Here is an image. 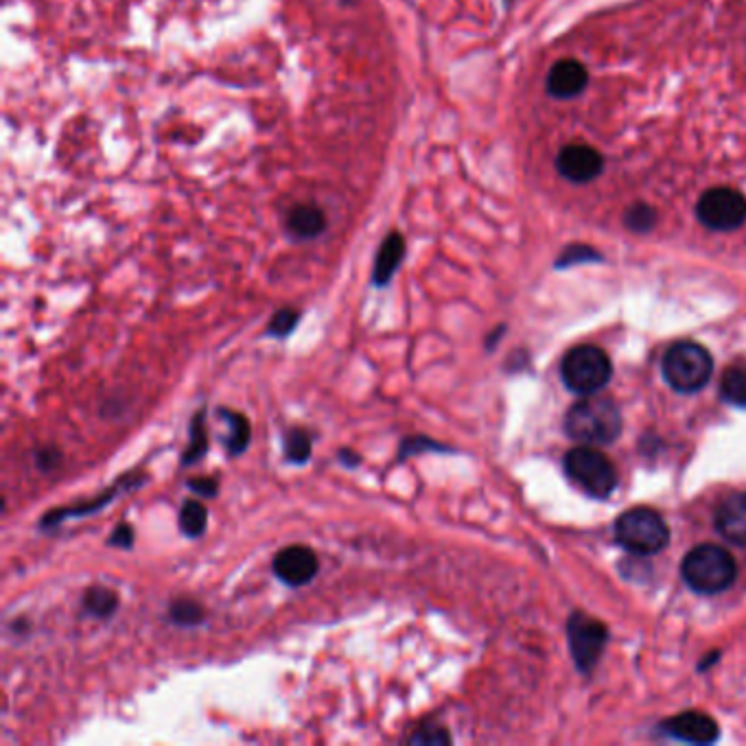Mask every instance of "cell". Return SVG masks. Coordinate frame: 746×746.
Listing matches in <instances>:
<instances>
[{
	"instance_id": "obj_1",
	"label": "cell",
	"mask_w": 746,
	"mask_h": 746,
	"mask_svg": "<svg viewBox=\"0 0 746 746\" xmlns=\"http://www.w3.org/2000/svg\"><path fill=\"white\" fill-rule=\"evenodd\" d=\"M362 0H4L2 204L55 217L278 204L291 242L347 189L307 136L366 142L385 104Z\"/></svg>"
},
{
	"instance_id": "obj_13",
	"label": "cell",
	"mask_w": 746,
	"mask_h": 746,
	"mask_svg": "<svg viewBox=\"0 0 746 746\" xmlns=\"http://www.w3.org/2000/svg\"><path fill=\"white\" fill-rule=\"evenodd\" d=\"M661 732L688 745H712L721 736L716 721L701 712H685L681 716H674L661 725Z\"/></svg>"
},
{
	"instance_id": "obj_10",
	"label": "cell",
	"mask_w": 746,
	"mask_h": 746,
	"mask_svg": "<svg viewBox=\"0 0 746 746\" xmlns=\"http://www.w3.org/2000/svg\"><path fill=\"white\" fill-rule=\"evenodd\" d=\"M274 576L291 587L302 589L316 580L320 574V556L309 545H287L276 552L271 561Z\"/></svg>"
},
{
	"instance_id": "obj_29",
	"label": "cell",
	"mask_w": 746,
	"mask_h": 746,
	"mask_svg": "<svg viewBox=\"0 0 746 746\" xmlns=\"http://www.w3.org/2000/svg\"><path fill=\"white\" fill-rule=\"evenodd\" d=\"M186 489L193 491L198 498L215 499L220 495V480L211 478V476H200V478H191L186 482Z\"/></svg>"
},
{
	"instance_id": "obj_25",
	"label": "cell",
	"mask_w": 746,
	"mask_h": 746,
	"mask_svg": "<svg viewBox=\"0 0 746 746\" xmlns=\"http://www.w3.org/2000/svg\"><path fill=\"white\" fill-rule=\"evenodd\" d=\"M451 451H454L451 447H445L429 436H407L398 445V460H409L412 456L420 454H451Z\"/></svg>"
},
{
	"instance_id": "obj_17",
	"label": "cell",
	"mask_w": 746,
	"mask_h": 746,
	"mask_svg": "<svg viewBox=\"0 0 746 746\" xmlns=\"http://www.w3.org/2000/svg\"><path fill=\"white\" fill-rule=\"evenodd\" d=\"M119 607H121V598L110 587L93 585L82 594V609L86 616L95 620H110L113 616H117Z\"/></svg>"
},
{
	"instance_id": "obj_30",
	"label": "cell",
	"mask_w": 746,
	"mask_h": 746,
	"mask_svg": "<svg viewBox=\"0 0 746 746\" xmlns=\"http://www.w3.org/2000/svg\"><path fill=\"white\" fill-rule=\"evenodd\" d=\"M110 547H119V550H131L134 543H136V532H134V525L127 523V521H121L115 525V530L110 532L108 541H106Z\"/></svg>"
},
{
	"instance_id": "obj_8",
	"label": "cell",
	"mask_w": 746,
	"mask_h": 746,
	"mask_svg": "<svg viewBox=\"0 0 746 746\" xmlns=\"http://www.w3.org/2000/svg\"><path fill=\"white\" fill-rule=\"evenodd\" d=\"M699 220L718 233L736 231L746 222V198L729 186H716L701 195L696 204Z\"/></svg>"
},
{
	"instance_id": "obj_28",
	"label": "cell",
	"mask_w": 746,
	"mask_h": 746,
	"mask_svg": "<svg viewBox=\"0 0 746 746\" xmlns=\"http://www.w3.org/2000/svg\"><path fill=\"white\" fill-rule=\"evenodd\" d=\"M33 460H35V467L42 471V473H51L55 471L62 460H64V454L57 449V447H40L35 454H33Z\"/></svg>"
},
{
	"instance_id": "obj_2",
	"label": "cell",
	"mask_w": 746,
	"mask_h": 746,
	"mask_svg": "<svg viewBox=\"0 0 746 746\" xmlns=\"http://www.w3.org/2000/svg\"><path fill=\"white\" fill-rule=\"evenodd\" d=\"M565 431L583 445H609L622 431V412L614 398L587 394L567 412Z\"/></svg>"
},
{
	"instance_id": "obj_22",
	"label": "cell",
	"mask_w": 746,
	"mask_h": 746,
	"mask_svg": "<svg viewBox=\"0 0 746 746\" xmlns=\"http://www.w3.org/2000/svg\"><path fill=\"white\" fill-rule=\"evenodd\" d=\"M167 620L173 624V626H180V628H193V626L204 624V620H206V609L195 598L180 596V598H175V600L169 603Z\"/></svg>"
},
{
	"instance_id": "obj_5",
	"label": "cell",
	"mask_w": 746,
	"mask_h": 746,
	"mask_svg": "<svg viewBox=\"0 0 746 746\" xmlns=\"http://www.w3.org/2000/svg\"><path fill=\"white\" fill-rule=\"evenodd\" d=\"M661 371L665 381L683 394L699 392L707 385L714 371V362L707 349L696 342H679L668 349Z\"/></svg>"
},
{
	"instance_id": "obj_21",
	"label": "cell",
	"mask_w": 746,
	"mask_h": 746,
	"mask_svg": "<svg viewBox=\"0 0 746 746\" xmlns=\"http://www.w3.org/2000/svg\"><path fill=\"white\" fill-rule=\"evenodd\" d=\"M178 525L186 539H200L209 530V508L200 499H184L178 512Z\"/></svg>"
},
{
	"instance_id": "obj_6",
	"label": "cell",
	"mask_w": 746,
	"mask_h": 746,
	"mask_svg": "<svg viewBox=\"0 0 746 746\" xmlns=\"http://www.w3.org/2000/svg\"><path fill=\"white\" fill-rule=\"evenodd\" d=\"M561 373H563L565 385L572 392L587 396V394L600 392L609 383L614 366H611L609 355L603 349L583 344V347L572 349L565 355Z\"/></svg>"
},
{
	"instance_id": "obj_11",
	"label": "cell",
	"mask_w": 746,
	"mask_h": 746,
	"mask_svg": "<svg viewBox=\"0 0 746 746\" xmlns=\"http://www.w3.org/2000/svg\"><path fill=\"white\" fill-rule=\"evenodd\" d=\"M569 648L583 672H589L598 661L607 646V626L592 620L583 614H574L567 624Z\"/></svg>"
},
{
	"instance_id": "obj_7",
	"label": "cell",
	"mask_w": 746,
	"mask_h": 746,
	"mask_svg": "<svg viewBox=\"0 0 746 746\" xmlns=\"http://www.w3.org/2000/svg\"><path fill=\"white\" fill-rule=\"evenodd\" d=\"M565 471L592 498L607 499L618 489V471L614 462L589 445L572 449L565 456Z\"/></svg>"
},
{
	"instance_id": "obj_31",
	"label": "cell",
	"mask_w": 746,
	"mask_h": 746,
	"mask_svg": "<svg viewBox=\"0 0 746 746\" xmlns=\"http://www.w3.org/2000/svg\"><path fill=\"white\" fill-rule=\"evenodd\" d=\"M338 462H340L344 469H358V467L362 465V456H360L355 449H351V447H342V449L338 451Z\"/></svg>"
},
{
	"instance_id": "obj_16",
	"label": "cell",
	"mask_w": 746,
	"mask_h": 746,
	"mask_svg": "<svg viewBox=\"0 0 746 746\" xmlns=\"http://www.w3.org/2000/svg\"><path fill=\"white\" fill-rule=\"evenodd\" d=\"M217 416L228 423V438L224 440V449L228 454V458H239L248 451L249 443H252V423L248 416L237 412V409H228V407H220Z\"/></svg>"
},
{
	"instance_id": "obj_14",
	"label": "cell",
	"mask_w": 746,
	"mask_h": 746,
	"mask_svg": "<svg viewBox=\"0 0 746 746\" xmlns=\"http://www.w3.org/2000/svg\"><path fill=\"white\" fill-rule=\"evenodd\" d=\"M587 82V68L578 60H561L547 75V90L556 99H574L585 90Z\"/></svg>"
},
{
	"instance_id": "obj_15",
	"label": "cell",
	"mask_w": 746,
	"mask_h": 746,
	"mask_svg": "<svg viewBox=\"0 0 746 746\" xmlns=\"http://www.w3.org/2000/svg\"><path fill=\"white\" fill-rule=\"evenodd\" d=\"M714 521L723 539L736 545H746V495L725 499L716 508Z\"/></svg>"
},
{
	"instance_id": "obj_26",
	"label": "cell",
	"mask_w": 746,
	"mask_h": 746,
	"mask_svg": "<svg viewBox=\"0 0 746 746\" xmlns=\"http://www.w3.org/2000/svg\"><path fill=\"white\" fill-rule=\"evenodd\" d=\"M407 743L409 745L440 746L451 745L454 738L445 727H440L436 723H425L418 729H414L412 736H407Z\"/></svg>"
},
{
	"instance_id": "obj_32",
	"label": "cell",
	"mask_w": 746,
	"mask_h": 746,
	"mask_svg": "<svg viewBox=\"0 0 746 746\" xmlns=\"http://www.w3.org/2000/svg\"><path fill=\"white\" fill-rule=\"evenodd\" d=\"M9 628H11L13 632H22V630H29V624H26L24 618H20V620H13V622L9 624Z\"/></svg>"
},
{
	"instance_id": "obj_9",
	"label": "cell",
	"mask_w": 746,
	"mask_h": 746,
	"mask_svg": "<svg viewBox=\"0 0 746 746\" xmlns=\"http://www.w3.org/2000/svg\"><path fill=\"white\" fill-rule=\"evenodd\" d=\"M145 480H147V476L142 471H129V473H125L124 478H119L108 491L99 493L97 498L84 499V501H79L75 505H60V508L46 510L42 514V519H40V530H44V532L46 530H55V527H60L62 523H66L71 519H84V516L97 514L106 505H110L125 491L142 487Z\"/></svg>"
},
{
	"instance_id": "obj_27",
	"label": "cell",
	"mask_w": 746,
	"mask_h": 746,
	"mask_svg": "<svg viewBox=\"0 0 746 746\" xmlns=\"http://www.w3.org/2000/svg\"><path fill=\"white\" fill-rule=\"evenodd\" d=\"M657 222V213L650 206L637 204L626 213V226L635 233H648Z\"/></svg>"
},
{
	"instance_id": "obj_24",
	"label": "cell",
	"mask_w": 746,
	"mask_h": 746,
	"mask_svg": "<svg viewBox=\"0 0 746 746\" xmlns=\"http://www.w3.org/2000/svg\"><path fill=\"white\" fill-rule=\"evenodd\" d=\"M721 394L727 403L736 407H746V369L745 366H734L729 369L723 383H721Z\"/></svg>"
},
{
	"instance_id": "obj_18",
	"label": "cell",
	"mask_w": 746,
	"mask_h": 746,
	"mask_svg": "<svg viewBox=\"0 0 746 746\" xmlns=\"http://www.w3.org/2000/svg\"><path fill=\"white\" fill-rule=\"evenodd\" d=\"M211 449V440H209V431H206V409H198L189 423V443L186 449L180 458L182 469H189L193 465H198L202 458H206Z\"/></svg>"
},
{
	"instance_id": "obj_19",
	"label": "cell",
	"mask_w": 746,
	"mask_h": 746,
	"mask_svg": "<svg viewBox=\"0 0 746 746\" xmlns=\"http://www.w3.org/2000/svg\"><path fill=\"white\" fill-rule=\"evenodd\" d=\"M403 254H405V244L398 235H392L374 258L373 283L376 287H385L392 276L396 274L398 265L403 263Z\"/></svg>"
},
{
	"instance_id": "obj_3",
	"label": "cell",
	"mask_w": 746,
	"mask_h": 746,
	"mask_svg": "<svg viewBox=\"0 0 746 746\" xmlns=\"http://www.w3.org/2000/svg\"><path fill=\"white\" fill-rule=\"evenodd\" d=\"M681 569H683V580L688 583V587L705 596L727 592L738 576L736 558L725 547L714 545V543L694 547L685 556Z\"/></svg>"
},
{
	"instance_id": "obj_23",
	"label": "cell",
	"mask_w": 746,
	"mask_h": 746,
	"mask_svg": "<svg viewBox=\"0 0 746 746\" xmlns=\"http://www.w3.org/2000/svg\"><path fill=\"white\" fill-rule=\"evenodd\" d=\"M300 309L296 307H280L274 311V316L269 318L267 327H265V338H271V340H285L289 338L296 327L300 324Z\"/></svg>"
},
{
	"instance_id": "obj_4",
	"label": "cell",
	"mask_w": 746,
	"mask_h": 746,
	"mask_svg": "<svg viewBox=\"0 0 746 746\" xmlns=\"http://www.w3.org/2000/svg\"><path fill=\"white\" fill-rule=\"evenodd\" d=\"M616 536L624 550L637 556H652L668 547L670 530L663 516L650 508H632L616 523Z\"/></svg>"
},
{
	"instance_id": "obj_20",
	"label": "cell",
	"mask_w": 746,
	"mask_h": 746,
	"mask_svg": "<svg viewBox=\"0 0 746 746\" xmlns=\"http://www.w3.org/2000/svg\"><path fill=\"white\" fill-rule=\"evenodd\" d=\"M283 456L289 465H307L313 456V434H309L305 427H289L283 434Z\"/></svg>"
},
{
	"instance_id": "obj_12",
	"label": "cell",
	"mask_w": 746,
	"mask_h": 746,
	"mask_svg": "<svg viewBox=\"0 0 746 746\" xmlns=\"http://www.w3.org/2000/svg\"><path fill=\"white\" fill-rule=\"evenodd\" d=\"M556 167L563 178L580 184V182H592L594 178H598L605 167V160L600 151L594 149L592 145L574 142L561 149L556 158Z\"/></svg>"
}]
</instances>
